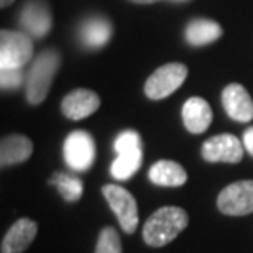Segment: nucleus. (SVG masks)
Here are the masks:
<instances>
[{
  "label": "nucleus",
  "instance_id": "f257e3e1",
  "mask_svg": "<svg viewBox=\"0 0 253 253\" xmlns=\"http://www.w3.org/2000/svg\"><path fill=\"white\" fill-rule=\"evenodd\" d=\"M189 224L188 212L181 207L166 206L155 211L143 225V240L150 247H165L171 244Z\"/></svg>",
  "mask_w": 253,
  "mask_h": 253
},
{
  "label": "nucleus",
  "instance_id": "f03ea898",
  "mask_svg": "<svg viewBox=\"0 0 253 253\" xmlns=\"http://www.w3.org/2000/svg\"><path fill=\"white\" fill-rule=\"evenodd\" d=\"M59 54L54 49H46L35 58L27 76V99L32 105L42 104L51 89L53 79L59 68Z\"/></svg>",
  "mask_w": 253,
  "mask_h": 253
},
{
  "label": "nucleus",
  "instance_id": "7ed1b4c3",
  "mask_svg": "<svg viewBox=\"0 0 253 253\" xmlns=\"http://www.w3.org/2000/svg\"><path fill=\"white\" fill-rule=\"evenodd\" d=\"M33 58L32 37L25 32L2 30L0 33V69H22Z\"/></svg>",
  "mask_w": 253,
  "mask_h": 253
},
{
  "label": "nucleus",
  "instance_id": "20e7f679",
  "mask_svg": "<svg viewBox=\"0 0 253 253\" xmlns=\"http://www.w3.org/2000/svg\"><path fill=\"white\" fill-rule=\"evenodd\" d=\"M63 155L66 165L73 171L83 173L94 165L95 143L89 131L74 130L68 135L63 145Z\"/></svg>",
  "mask_w": 253,
  "mask_h": 253
},
{
  "label": "nucleus",
  "instance_id": "39448f33",
  "mask_svg": "<svg viewBox=\"0 0 253 253\" xmlns=\"http://www.w3.org/2000/svg\"><path fill=\"white\" fill-rule=\"evenodd\" d=\"M102 194L109 202L110 209L117 215L120 227L126 234H133L138 227V206L130 191L117 184H105Z\"/></svg>",
  "mask_w": 253,
  "mask_h": 253
},
{
  "label": "nucleus",
  "instance_id": "423d86ee",
  "mask_svg": "<svg viewBox=\"0 0 253 253\" xmlns=\"http://www.w3.org/2000/svg\"><path fill=\"white\" fill-rule=\"evenodd\" d=\"M186 76H188V68L183 63H169L161 66L146 79L145 94L153 100L168 97L176 89L181 87Z\"/></svg>",
  "mask_w": 253,
  "mask_h": 253
},
{
  "label": "nucleus",
  "instance_id": "0eeeda50",
  "mask_svg": "<svg viewBox=\"0 0 253 253\" xmlns=\"http://www.w3.org/2000/svg\"><path fill=\"white\" fill-rule=\"evenodd\" d=\"M217 207L222 214L240 217L253 212V181H237L225 186L217 197Z\"/></svg>",
  "mask_w": 253,
  "mask_h": 253
},
{
  "label": "nucleus",
  "instance_id": "6e6552de",
  "mask_svg": "<svg viewBox=\"0 0 253 253\" xmlns=\"http://www.w3.org/2000/svg\"><path fill=\"white\" fill-rule=\"evenodd\" d=\"M244 143L235 135L220 133L204 141L202 158L209 163H239L244 158Z\"/></svg>",
  "mask_w": 253,
  "mask_h": 253
},
{
  "label": "nucleus",
  "instance_id": "1a4fd4ad",
  "mask_svg": "<svg viewBox=\"0 0 253 253\" xmlns=\"http://www.w3.org/2000/svg\"><path fill=\"white\" fill-rule=\"evenodd\" d=\"M222 105L227 115L237 122H250L253 119V100L240 84H229L222 90Z\"/></svg>",
  "mask_w": 253,
  "mask_h": 253
},
{
  "label": "nucleus",
  "instance_id": "9d476101",
  "mask_svg": "<svg viewBox=\"0 0 253 253\" xmlns=\"http://www.w3.org/2000/svg\"><path fill=\"white\" fill-rule=\"evenodd\" d=\"M100 107V97L90 89H76L61 102L64 117L69 120H83L92 115Z\"/></svg>",
  "mask_w": 253,
  "mask_h": 253
},
{
  "label": "nucleus",
  "instance_id": "9b49d317",
  "mask_svg": "<svg viewBox=\"0 0 253 253\" xmlns=\"http://www.w3.org/2000/svg\"><path fill=\"white\" fill-rule=\"evenodd\" d=\"M37 232L38 225L35 220L27 219V217L18 219L5 234L0 250H2V253H23L33 244Z\"/></svg>",
  "mask_w": 253,
  "mask_h": 253
},
{
  "label": "nucleus",
  "instance_id": "f8f14e48",
  "mask_svg": "<svg viewBox=\"0 0 253 253\" xmlns=\"http://www.w3.org/2000/svg\"><path fill=\"white\" fill-rule=\"evenodd\" d=\"M51 13L43 2H30L20 15V25L33 38H43L51 30Z\"/></svg>",
  "mask_w": 253,
  "mask_h": 253
},
{
  "label": "nucleus",
  "instance_id": "ddd939ff",
  "mask_svg": "<svg viewBox=\"0 0 253 253\" xmlns=\"http://www.w3.org/2000/svg\"><path fill=\"white\" fill-rule=\"evenodd\" d=\"M183 122L191 133H204L212 122V109L207 100L191 97L183 105Z\"/></svg>",
  "mask_w": 253,
  "mask_h": 253
},
{
  "label": "nucleus",
  "instance_id": "4468645a",
  "mask_svg": "<svg viewBox=\"0 0 253 253\" xmlns=\"http://www.w3.org/2000/svg\"><path fill=\"white\" fill-rule=\"evenodd\" d=\"M33 153V141L25 135H8L0 143V165L12 166L25 163Z\"/></svg>",
  "mask_w": 253,
  "mask_h": 253
},
{
  "label": "nucleus",
  "instance_id": "2eb2a0df",
  "mask_svg": "<svg viewBox=\"0 0 253 253\" xmlns=\"http://www.w3.org/2000/svg\"><path fill=\"white\" fill-rule=\"evenodd\" d=\"M148 178L156 186H165V188H178L188 181L186 169L176 161L171 160H160L150 168Z\"/></svg>",
  "mask_w": 253,
  "mask_h": 253
},
{
  "label": "nucleus",
  "instance_id": "dca6fc26",
  "mask_svg": "<svg viewBox=\"0 0 253 253\" xmlns=\"http://www.w3.org/2000/svg\"><path fill=\"white\" fill-rule=\"evenodd\" d=\"M222 35V28L217 22L206 18L192 20L186 28V40L192 46H204V44L214 43Z\"/></svg>",
  "mask_w": 253,
  "mask_h": 253
},
{
  "label": "nucleus",
  "instance_id": "f3484780",
  "mask_svg": "<svg viewBox=\"0 0 253 253\" xmlns=\"http://www.w3.org/2000/svg\"><path fill=\"white\" fill-rule=\"evenodd\" d=\"M112 37V25L102 17H90L83 23L81 40L89 48H100Z\"/></svg>",
  "mask_w": 253,
  "mask_h": 253
},
{
  "label": "nucleus",
  "instance_id": "a211bd4d",
  "mask_svg": "<svg viewBox=\"0 0 253 253\" xmlns=\"http://www.w3.org/2000/svg\"><path fill=\"white\" fill-rule=\"evenodd\" d=\"M141 161H143V151L141 150L120 153L110 166V174L117 181H126L141 168Z\"/></svg>",
  "mask_w": 253,
  "mask_h": 253
},
{
  "label": "nucleus",
  "instance_id": "6ab92c4d",
  "mask_svg": "<svg viewBox=\"0 0 253 253\" xmlns=\"http://www.w3.org/2000/svg\"><path fill=\"white\" fill-rule=\"evenodd\" d=\"M49 184L56 186L59 194L64 197V201L76 202L81 199L84 191V184L78 176L66 174V173H54L53 178L49 179Z\"/></svg>",
  "mask_w": 253,
  "mask_h": 253
},
{
  "label": "nucleus",
  "instance_id": "aec40b11",
  "mask_svg": "<svg viewBox=\"0 0 253 253\" xmlns=\"http://www.w3.org/2000/svg\"><path fill=\"white\" fill-rule=\"evenodd\" d=\"M95 253H122V242L114 227H104L99 234Z\"/></svg>",
  "mask_w": 253,
  "mask_h": 253
},
{
  "label": "nucleus",
  "instance_id": "412c9836",
  "mask_svg": "<svg viewBox=\"0 0 253 253\" xmlns=\"http://www.w3.org/2000/svg\"><path fill=\"white\" fill-rule=\"evenodd\" d=\"M114 150L115 153H125V151H133V150H141V138L140 135L133 130H125L122 131L114 141Z\"/></svg>",
  "mask_w": 253,
  "mask_h": 253
},
{
  "label": "nucleus",
  "instance_id": "4be33fe9",
  "mask_svg": "<svg viewBox=\"0 0 253 253\" xmlns=\"http://www.w3.org/2000/svg\"><path fill=\"white\" fill-rule=\"evenodd\" d=\"M22 69H0V85L2 89H18L23 84Z\"/></svg>",
  "mask_w": 253,
  "mask_h": 253
},
{
  "label": "nucleus",
  "instance_id": "5701e85b",
  "mask_svg": "<svg viewBox=\"0 0 253 253\" xmlns=\"http://www.w3.org/2000/svg\"><path fill=\"white\" fill-rule=\"evenodd\" d=\"M244 146H245V150L253 156V126H250V128H247L244 131Z\"/></svg>",
  "mask_w": 253,
  "mask_h": 253
},
{
  "label": "nucleus",
  "instance_id": "b1692460",
  "mask_svg": "<svg viewBox=\"0 0 253 253\" xmlns=\"http://www.w3.org/2000/svg\"><path fill=\"white\" fill-rule=\"evenodd\" d=\"M130 2H135V3H153V2H158V0H130Z\"/></svg>",
  "mask_w": 253,
  "mask_h": 253
},
{
  "label": "nucleus",
  "instance_id": "393cba45",
  "mask_svg": "<svg viewBox=\"0 0 253 253\" xmlns=\"http://www.w3.org/2000/svg\"><path fill=\"white\" fill-rule=\"evenodd\" d=\"M0 3H2V7L5 8V7H8V5H12V3H13V0H2Z\"/></svg>",
  "mask_w": 253,
  "mask_h": 253
}]
</instances>
